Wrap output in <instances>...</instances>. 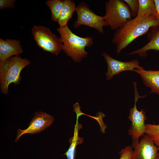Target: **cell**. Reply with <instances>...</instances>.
<instances>
[{
	"label": "cell",
	"instance_id": "obj_21",
	"mask_svg": "<svg viewBox=\"0 0 159 159\" xmlns=\"http://www.w3.org/2000/svg\"><path fill=\"white\" fill-rule=\"evenodd\" d=\"M15 1V0H0V9L14 8Z\"/></svg>",
	"mask_w": 159,
	"mask_h": 159
},
{
	"label": "cell",
	"instance_id": "obj_1",
	"mask_svg": "<svg viewBox=\"0 0 159 159\" xmlns=\"http://www.w3.org/2000/svg\"><path fill=\"white\" fill-rule=\"evenodd\" d=\"M158 23L155 16L148 17H136L117 29L112 39L119 54L137 37L146 34L151 27Z\"/></svg>",
	"mask_w": 159,
	"mask_h": 159
},
{
	"label": "cell",
	"instance_id": "obj_22",
	"mask_svg": "<svg viewBox=\"0 0 159 159\" xmlns=\"http://www.w3.org/2000/svg\"><path fill=\"white\" fill-rule=\"evenodd\" d=\"M154 1L155 7V16L159 25V0H154Z\"/></svg>",
	"mask_w": 159,
	"mask_h": 159
},
{
	"label": "cell",
	"instance_id": "obj_10",
	"mask_svg": "<svg viewBox=\"0 0 159 159\" xmlns=\"http://www.w3.org/2000/svg\"><path fill=\"white\" fill-rule=\"evenodd\" d=\"M132 159H159V149L147 135L143 136Z\"/></svg>",
	"mask_w": 159,
	"mask_h": 159
},
{
	"label": "cell",
	"instance_id": "obj_7",
	"mask_svg": "<svg viewBox=\"0 0 159 159\" xmlns=\"http://www.w3.org/2000/svg\"><path fill=\"white\" fill-rule=\"evenodd\" d=\"M75 11L77 18L73 25L74 28L85 25L96 29L101 33L104 34L103 28L105 26L104 16L95 13L86 3L83 1L80 2L76 7Z\"/></svg>",
	"mask_w": 159,
	"mask_h": 159
},
{
	"label": "cell",
	"instance_id": "obj_13",
	"mask_svg": "<svg viewBox=\"0 0 159 159\" xmlns=\"http://www.w3.org/2000/svg\"><path fill=\"white\" fill-rule=\"evenodd\" d=\"M134 71L139 74L144 84L151 89V92L159 95V70H146L142 67Z\"/></svg>",
	"mask_w": 159,
	"mask_h": 159
},
{
	"label": "cell",
	"instance_id": "obj_3",
	"mask_svg": "<svg viewBox=\"0 0 159 159\" xmlns=\"http://www.w3.org/2000/svg\"><path fill=\"white\" fill-rule=\"evenodd\" d=\"M31 63L28 59L17 55L8 58L3 64H0V85L2 93L6 95L9 93L11 84L16 85L20 83L21 71Z\"/></svg>",
	"mask_w": 159,
	"mask_h": 159
},
{
	"label": "cell",
	"instance_id": "obj_4",
	"mask_svg": "<svg viewBox=\"0 0 159 159\" xmlns=\"http://www.w3.org/2000/svg\"><path fill=\"white\" fill-rule=\"evenodd\" d=\"M105 13L104 16L105 26L112 30L122 26L132 19L130 9L127 4L120 0H109L105 4Z\"/></svg>",
	"mask_w": 159,
	"mask_h": 159
},
{
	"label": "cell",
	"instance_id": "obj_6",
	"mask_svg": "<svg viewBox=\"0 0 159 159\" xmlns=\"http://www.w3.org/2000/svg\"><path fill=\"white\" fill-rule=\"evenodd\" d=\"M32 34L36 44L44 50L57 55L62 50L63 44L60 38L50 29L41 25H34Z\"/></svg>",
	"mask_w": 159,
	"mask_h": 159
},
{
	"label": "cell",
	"instance_id": "obj_15",
	"mask_svg": "<svg viewBox=\"0 0 159 159\" xmlns=\"http://www.w3.org/2000/svg\"><path fill=\"white\" fill-rule=\"evenodd\" d=\"M75 3L71 0L63 1L60 15L57 22L60 27L67 25L68 21L72 18L74 12L76 11Z\"/></svg>",
	"mask_w": 159,
	"mask_h": 159
},
{
	"label": "cell",
	"instance_id": "obj_17",
	"mask_svg": "<svg viewBox=\"0 0 159 159\" xmlns=\"http://www.w3.org/2000/svg\"><path fill=\"white\" fill-rule=\"evenodd\" d=\"M63 1L60 0H48L45 3L51 13V19L57 21L59 17L63 5Z\"/></svg>",
	"mask_w": 159,
	"mask_h": 159
},
{
	"label": "cell",
	"instance_id": "obj_8",
	"mask_svg": "<svg viewBox=\"0 0 159 159\" xmlns=\"http://www.w3.org/2000/svg\"><path fill=\"white\" fill-rule=\"evenodd\" d=\"M54 120V118L52 116L46 112L42 111L35 112L26 129H18L15 142H17L19 138L24 134H33L42 131L48 127L52 124Z\"/></svg>",
	"mask_w": 159,
	"mask_h": 159
},
{
	"label": "cell",
	"instance_id": "obj_16",
	"mask_svg": "<svg viewBox=\"0 0 159 159\" xmlns=\"http://www.w3.org/2000/svg\"><path fill=\"white\" fill-rule=\"evenodd\" d=\"M139 9L136 17H148L155 14V7L153 0H138Z\"/></svg>",
	"mask_w": 159,
	"mask_h": 159
},
{
	"label": "cell",
	"instance_id": "obj_18",
	"mask_svg": "<svg viewBox=\"0 0 159 159\" xmlns=\"http://www.w3.org/2000/svg\"><path fill=\"white\" fill-rule=\"evenodd\" d=\"M145 134L151 138L159 149V123L146 124Z\"/></svg>",
	"mask_w": 159,
	"mask_h": 159
},
{
	"label": "cell",
	"instance_id": "obj_2",
	"mask_svg": "<svg viewBox=\"0 0 159 159\" xmlns=\"http://www.w3.org/2000/svg\"><path fill=\"white\" fill-rule=\"evenodd\" d=\"M57 30L63 44L62 50L74 62H80L88 54L85 48L93 45V38L92 37H82L78 36L71 30L67 25L59 26Z\"/></svg>",
	"mask_w": 159,
	"mask_h": 159
},
{
	"label": "cell",
	"instance_id": "obj_19",
	"mask_svg": "<svg viewBox=\"0 0 159 159\" xmlns=\"http://www.w3.org/2000/svg\"><path fill=\"white\" fill-rule=\"evenodd\" d=\"M133 148L132 146L129 145L122 149L119 152V159H132L134 153Z\"/></svg>",
	"mask_w": 159,
	"mask_h": 159
},
{
	"label": "cell",
	"instance_id": "obj_14",
	"mask_svg": "<svg viewBox=\"0 0 159 159\" xmlns=\"http://www.w3.org/2000/svg\"><path fill=\"white\" fill-rule=\"evenodd\" d=\"M76 116V121L74 126V135L72 138L69 139V147L63 155H66L67 159H75L76 147L78 145L81 144L84 140L83 138H80L78 135L79 131L82 128V125L78 123V120L80 117L77 115Z\"/></svg>",
	"mask_w": 159,
	"mask_h": 159
},
{
	"label": "cell",
	"instance_id": "obj_9",
	"mask_svg": "<svg viewBox=\"0 0 159 159\" xmlns=\"http://www.w3.org/2000/svg\"><path fill=\"white\" fill-rule=\"evenodd\" d=\"M102 55L107 64V71L106 74L107 80H111L114 75H117L122 72L134 71L135 69L143 67L139 65V62L136 59L124 62L112 58L106 52L103 53Z\"/></svg>",
	"mask_w": 159,
	"mask_h": 159
},
{
	"label": "cell",
	"instance_id": "obj_5",
	"mask_svg": "<svg viewBox=\"0 0 159 159\" xmlns=\"http://www.w3.org/2000/svg\"><path fill=\"white\" fill-rule=\"evenodd\" d=\"M135 91V104L133 107L130 109L128 119L131 122V125L128 130V134L132 140V146L136 150L139 144V139L145 134L146 124L145 121L147 118L146 113L143 109L139 111L137 107V102L139 98L145 97L146 95L140 96L137 90V84L133 82Z\"/></svg>",
	"mask_w": 159,
	"mask_h": 159
},
{
	"label": "cell",
	"instance_id": "obj_20",
	"mask_svg": "<svg viewBox=\"0 0 159 159\" xmlns=\"http://www.w3.org/2000/svg\"><path fill=\"white\" fill-rule=\"evenodd\" d=\"M127 4L132 17H136L138 14L139 6L138 0H123Z\"/></svg>",
	"mask_w": 159,
	"mask_h": 159
},
{
	"label": "cell",
	"instance_id": "obj_11",
	"mask_svg": "<svg viewBox=\"0 0 159 159\" xmlns=\"http://www.w3.org/2000/svg\"><path fill=\"white\" fill-rule=\"evenodd\" d=\"M23 52L21 42L16 39H0V64L8 58L19 55Z\"/></svg>",
	"mask_w": 159,
	"mask_h": 159
},
{
	"label": "cell",
	"instance_id": "obj_12",
	"mask_svg": "<svg viewBox=\"0 0 159 159\" xmlns=\"http://www.w3.org/2000/svg\"><path fill=\"white\" fill-rule=\"evenodd\" d=\"M148 35L149 41L142 48L129 53L128 55L138 54L140 56L145 57L147 52L150 50L159 51V25L151 27Z\"/></svg>",
	"mask_w": 159,
	"mask_h": 159
}]
</instances>
